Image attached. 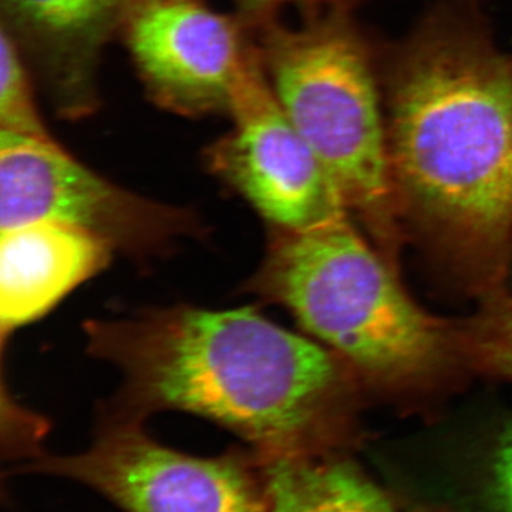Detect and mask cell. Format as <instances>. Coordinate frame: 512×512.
Wrapping results in <instances>:
<instances>
[{
    "label": "cell",
    "mask_w": 512,
    "mask_h": 512,
    "mask_svg": "<svg viewBox=\"0 0 512 512\" xmlns=\"http://www.w3.org/2000/svg\"><path fill=\"white\" fill-rule=\"evenodd\" d=\"M90 356L116 367L106 416L197 414L261 457L303 453L345 392L340 357L252 308L175 305L84 323Z\"/></svg>",
    "instance_id": "6da1fadb"
},
{
    "label": "cell",
    "mask_w": 512,
    "mask_h": 512,
    "mask_svg": "<svg viewBox=\"0 0 512 512\" xmlns=\"http://www.w3.org/2000/svg\"><path fill=\"white\" fill-rule=\"evenodd\" d=\"M397 192L458 244L512 238V63L485 37L440 25L407 47L389 97Z\"/></svg>",
    "instance_id": "7a4b0ae2"
},
{
    "label": "cell",
    "mask_w": 512,
    "mask_h": 512,
    "mask_svg": "<svg viewBox=\"0 0 512 512\" xmlns=\"http://www.w3.org/2000/svg\"><path fill=\"white\" fill-rule=\"evenodd\" d=\"M244 291L284 306L323 346L383 382L429 376L450 349L443 323L409 298L348 217L308 232L269 228Z\"/></svg>",
    "instance_id": "3957f363"
},
{
    "label": "cell",
    "mask_w": 512,
    "mask_h": 512,
    "mask_svg": "<svg viewBox=\"0 0 512 512\" xmlns=\"http://www.w3.org/2000/svg\"><path fill=\"white\" fill-rule=\"evenodd\" d=\"M259 62L276 101L338 185L349 210L379 234L397 190L375 72L360 37L335 16L298 28L252 23Z\"/></svg>",
    "instance_id": "277c9868"
},
{
    "label": "cell",
    "mask_w": 512,
    "mask_h": 512,
    "mask_svg": "<svg viewBox=\"0 0 512 512\" xmlns=\"http://www.w3.org/2000/svg\"><path fill=\"white\" fill-rule=\"evenodd\" d=\"M59 221L96 235L138 264L173 254L208 228L190 208L124 190L77 160L55 137L0 133V231Z\"/></svg>",
    "instance_id": "5b68a950"
},
{
    "label": "cell",
    "mask_w": 512,
    "mask_h": 512,
    "mask_svg": "<svg viewBox=\"0 0 512 512\" xmlns=\"http://www.w3.org/2000/svg\"><path fill=\"white\" fill-rule=\"evenodd\" d=\"M256 463V454L188 456L154 440L141 420L101 414L87 450L28 467L89 485L126 512H271Z\"/></svg>",
    "instance_id": "8992f818"
},
{
    "label": "cell",
    "mask_w": 512,
    "mask_h": 512,
    "mask_svg": "<svg viewBox=\"0 0 512 512\" xmlns=\"http://www.w3.org/2000/svg\"><path fill=\"white\" fill-rule=\"evenodd\" d=\"M120 37L150 99L180 116L229 117L261 67L254 25L205 0H130Z\"/></svg>",
    "instance_id": "52a82bcc"
},
{
    "label": "cell",
    "mask_w": 512,
    "mask_h": 512,
    "mask_svg": "<svg viewBox=\"0 0 512 512\" xmlns=\"http://www.w3.org/2000/svg\"><path fill=\"white\" fill-rule=\"evenodd\" d=\"M229 120L228 133L205 151V164L269 228L308 232L348 217L338 185L285 116L262 66L239 93Z\"/></svg>",
    "instance_id": "ba28073f"
},
{
    "label": "cell",
    "mask_w": 512,
    "mask_h": 512,
    "mask_svg": "<svg viewBox=\"0 0 512 512\" xmlns=\"http://www.w3.org/2000/svg\"><path fill=\"white\" fill-rule=\"evenodd\" d=\"M130 0H0L2 28L37 73L53 109L82 119L99 104L104 49L120 36Z\"/></svg>",
    "instance_id": "9c48e42d"
},
{
    "label": "cell",
    "mask_w": 512,
    "mask_h": 512,
    "mask_svg": "<svg viewBox=\"0 0 512 512\" xmlns=\"http://www.w3.org/2000/svg\"><path fill=\"white\" fill-rule=\"evenodd\" d=\"M103 239L59 221H36L0 234V330L45 316L77 286L110 265Z\"/></svg>",
    "instance_id": "30bf717a"
},
{
    "label": "cell",
    "mask_w": 512,
    "mask_h": 512,
    "mask_svg": "<svg viewBox=\"0 0 512 512\" xmlns=\"http://www.w3.org/2000/svg\"><path fill=\"white\" fill-rule=\"evenodd\" d=\"M258 460L271 512H394L343 464L315 460L306 451Z\"/></svg>",
    "instance_id": "8fae6325"
},
{
    "label": "cell",
    "mask_w": 512,
    "mask_h": 512,
    "mask_svg": "<svg viewBox=\"0 0 512 512\" xmlns=\"http://www.w3.org/2000/svg\"><path fill=\"white\" fill-rule=\"evenodd\" d=\"M33 76L18 43L0 28V133L52 137L37 104Z\"/></svg>",
    "instance_id": "7c38bea8"
},
{
    "label": "cell",
    "mask_w": 512,
    "mask_h": 512,
    "mask_svg": "<svg viewBox=\"0 0 512 512\" xmlns=\"http://www.w3.org/2000/svg\"><path fill=\"white\" fill-rule=\"evenodd\" d=\"M464 342L477 365L512 380V296L491 302L471 322Z\"/></svg>",
    "instance_id": "4fadbf2b"
},
{
    "label": "cell",
    "mask_w": 512,
    "mask_h": 512,
    "mask_svg": "<svg viewBox=\"0 0 512 512\" xmlns=\"http://www.w3.org/2000/svg\"><path fill=\"white\" fill-rule=\"evenodd\" d=\"M494 488L504 512H512V429L505 431L495 451Z\"/></svg>",
    "instance_id": "5bb4252c"
},
{
    "label": "cell",
    "mask_w": 512,
    "mask_h": 512,
    "mask_svg": "<svg viewBox=\"0 0 512 512\" xmlns=\"http://www.w3.org/2000/svg\"><path fill=\"white\" fill-rule=\"evenodd\" d=\"M237 3L239 15L251 23L275 18V13L285 6L315 5L322 0H234Z\"/></svg>",
    "instance_id": "9a60e30c"
}]
</instances>
